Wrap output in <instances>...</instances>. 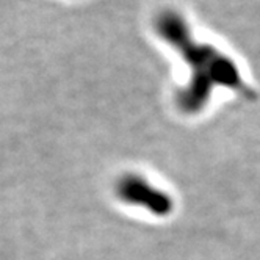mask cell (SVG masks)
<instances>
[{
    "instance_id": "cell-1",
    "label": "cell",
    "mask_w": 260,
    "mask_h": 260,
    "mask_svg": "<svg viewBox=\"0 0 260 260\" xmlns=\"http://www.w3.org/2000/svg\"><path fill=\"white\" fill-rule=\"evenodd\" d=\"M154 25L160 38L171 44L191 69L190 85L177 94V105L182 111L196 113L207 105L215 86L249 94V88L234 60L210 44L198 43L191 36L188 24L179 13L173 10L161 11Z\"/></svg>"
}]
</instances>
